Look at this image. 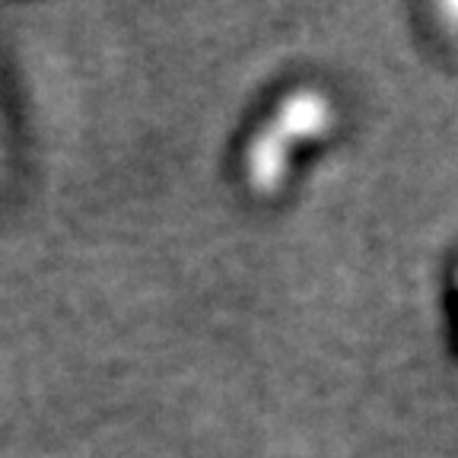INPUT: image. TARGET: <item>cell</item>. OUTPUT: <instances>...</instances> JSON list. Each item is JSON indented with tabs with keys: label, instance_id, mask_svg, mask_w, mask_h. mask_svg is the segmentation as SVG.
Returning a JSON list of instances; mask_svg holds the SVG:
<instances>
[{
	"label": "cell",
	"instance_id": "obj_1",
	"mask_svg": "<svg viewBox=\"0 0 458 458\" xmlns=\"http://www.w3.org/2000/svg\"><path fill=\"white\" fill-rule=\"evenodd\" d=\"M337 124V108L318 86L286 89L261 118L242 150V182L255 198H277L290 185V169L300 147L325 140Z\"/></svg>",
	"mask_w": 458,
	"mask_h": 458
},
{
	"label": "cell",
	"instance_id": "obj_2",
	"mask_svg": "<svg viewBox=\"0 0 458 458\" xmlns=\"http://www.w3.org/2000/svg\"><path fill=\"white\" fill-rule=\"evenodd\" d=\"M0 159H4V131H0Z\"/></svg>",
	"mask_w": 458,
	"mask_h": 458
}]
</instances>
